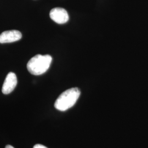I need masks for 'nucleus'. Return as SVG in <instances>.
<instances>
[{
    "instance_id": "6",
    "label": "nucleus",
    "mask_w": 148,
    "mask_h": 148,
    "mask_svg": "<svg viewBox=\"0 0 148 148\" xmlns=\"http://www.w3.org/2000/svg\"><path fill=\"white\" fill-rule=\"evenodd\" d=\"M47 148L46 147H45V146H44V145H41V144H36L35 145H34V148Z\"/></svg>"
},
{
    "instance_id": "7",
    "label": "nucleus",
    "mask_w": 148,
    "mask_h": 148,
    "mask_svg": "<svg viewBox=\"0 0 148 148\" xmlns=\"http://www.w3.org/2000/svg\"><path fill=\"white\" fill-rule=\"evenodd\" d=\"M5 148H14L13 147H12V146H11L10 145H6L5 146Z\"/></svg>"
},
{
    "instance_id": "2",
    "label": "nucleus",
    "mask_w": 148,
    "mask_h": 148,
    "mask_svg": "<svg viewBox=\"0 0 148 148\" xmlns=\"http://www.w3.org/2000/svg\"><path fill=\"white\" fill-rule=\"evenodd\" d=\"M81 94L78 88L66 90L59 96L54 103V107L59 111L67 110L75 104Z\"/></svg>"
},
{
    "instance_id": "5",
    "label": "nucleus",
    "mask_w": 148,
    "mask_h": 148,
    "mask_svg": "<svg viewBox=\"0 0 148 148\" xmlns=\"http://www.w3.org/2000/svg\"><path fill=\"white\" fill-rule=\"evenodd\" d=\"M22 37L21 33L20 32L12 30L3 32L0 35V43H11L20 40Z\"/></svg>"
},
{
    "instance_id": "4",
    "label": "nucleus",
    "mask_w": 148,
    "mask_h": 148,
    "mask_svg": "<svg viewBox=\"0 0 148 148\" xmlns=\"http://www.w3.org/2000/svg\"><path fill=\"white\" fill-rule=\"evenodd\" d=\"M17 85V78L14 73H10L7 75L2 86V92L5 95H8L14 90Z\"/></svg>"
},
{
    "instance_id": "1",
    "label": "nucleus",
    "mask_w": 148,
    "mask_h": 148,
    "mask_svg": "<svg viewBox=\"0 0 148 148\" xmlns=\"http://www.w3.org/2000/svg\"><path fill=\"white\" fill-rule=\"evenodd\" d=\"M52 61L50 55L37 54L32 57L27 64V69L30 74L40 75L47 71Z\"/></svg>"
},
{
    "instance_id": "3",
    "label": "nucleus",
    "mask_w": 148,
    "mask_h": 148,
    "mask_svg": "<svg viewBox=\"0 0 148 148\" xmlns=\"http://www.w3.org/2000/svg\"><path fill=\"white\" fill-rule=\"evenodd\" d=\"M49 16L52 20L59 24L66 23L69 21L68 13L63 8L57 7L53 8L50 12Z\"/></svg>"
}]
</instances>
